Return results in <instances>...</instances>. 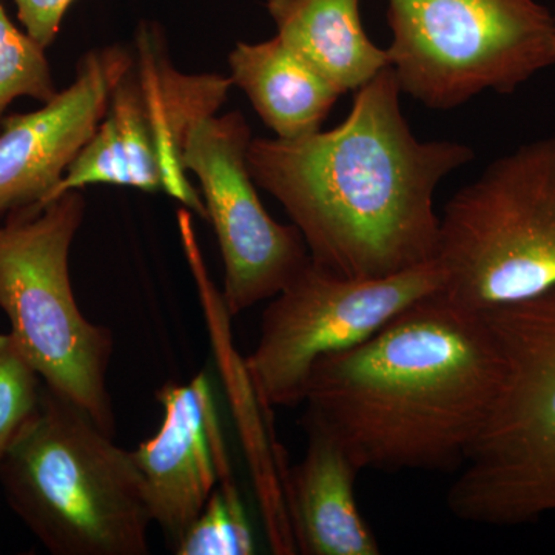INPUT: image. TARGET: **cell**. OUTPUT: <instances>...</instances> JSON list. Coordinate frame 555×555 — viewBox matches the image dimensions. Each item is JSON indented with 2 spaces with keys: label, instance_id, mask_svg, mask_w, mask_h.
Instances as JSON below:
<instances>
[{
  "label": "cell",
  "instance_id": "obj_1",
  "mask_svg": "<svg viewBox=\"0 0 555 555\" xmlns=\"http://www.w3.org/2000/svg\"><path fill=\"white\" fill-rule=\"evenodd\" d=\"M386 67L356 91L339 126L298 139L251 138L247 166L287 211L310 261L334 275L371 280L437 259V188L474 159L455 141H420Z\"/></svg>",
  "mask_w": 555,
  "mask_h": 555
},
{
  "label": "cell",
  "instance_id": "obj_2",
  "mask_svg": "<svg viewBox=\"0 0 555 555\" xmlns=\"http://www.w3.org/2000/svg\"><path fill=\"white\" fill-rule=\"evenodd\" d=\"M500 374L483 315L438 292L361 345L318 360L306 418L337 438L360 470L460 469Z\"/></svg>",
  "mask_w": 555,
  "mask_h": 555
},
{
  "label": "cell",
  "instance_id": "obj_3",
  "mask_svg": "<svg viewBox=\"0 0 555 555\" xmlns=\"http://www.w3.org/2000/svg\"><path fill=\"white\" fill-rule=\"evenodd\" d=\"M112 438L43 385L38 412L0 462L7 503L51 554H150L141 474Z\"/></svg>",
  "mask_w": 555,
  "mask_h": 555
},
{
  "label": "cell",
  "instance_id": "obj_4",
  "mask_svg": "<svg viewBox=\"0 0 555 555\" xmlns=\"http://www.w3.org/2000/svg\"><path fill=\"white\" fill-rule=\"evenodd\" d=\"M481 315L502 374L447 503L470 524H532L555 513V288Z\"/></svg>",
  "mask_w": 555,
  "mask_h": 555
},
{
  "label": "cell",
  "instance_id": "obj_5",
  "mask_svg": "<svg viewBox=\"0 0 555 555\" xmlns=\"http://www.w3.org/2000/svg\"><path fill=\"white\" fill-rule=\"evenodd\" d=\"M437 261L441 295L467 312L555 288V134L495 159L449 199Z\"/></svg>",
  "mask_w": 555,
  "mask_h": 555
},
{
  "label": "cell",
  "instance_id": "obj_6",
  "mask_svg": "<svg viewBox=\"0 0 555 555\" xmlns=\"http://www.w3.org/2000/svg\"><path fill=\"white\" fill-rule=\"evenodd\" d=\"M86 215L79 190L0 221V309L47 387L115 434L107 389L113 334L83 317L69 280V248Z\"/></svg>",
  "mask_w": 555,
  "mask_h": 555
},
{
  "label": "cell",
  "instance_id": "obj_7",
  "mask_svg": "<svg viewBox=\"0 0 555 555\" xmlns=\"http://www.w3.org/2000/svg\"><path fill=\"white\" fill-rule=\"evenodd\" d=\"M229 76L179 72L156 25H139L131 62L107 112L46 203L93 184L166 193L207 219L203 196L184 166L190 133L218 115L232 89Z\"/></svg>",
  "mask_w": 555,
  "mask_h": 555
},
{
  "label": "cell",
  "instance_id": "obj_8",
  "mask_svg": "<svg viewBox=\"0 0 555 555\" xmlns=\"http://www.w3.org/2000/svg\"><path fill=\"white\" fill-rule=\"evenodd\" d=\"M387 24L401 91L427 108L514 93L555 65L554 16L537 0H387Z\"/></svg>",
  "mask_w": 555,
  "mask_h": 555
},
{
  "label": "cell",
  "instance_id": "obj_9",
  "mask_svg": "<svg viewBox=\"0 0 555 555\" xmlns=\"http://www.w3.org/2000/svg\"><path fill=\"white\" fill-rule=\"evenodd\" d=\"M441 287L437 259L371 280L334 275L309 261L269 302L258 345L244 363L259 404L272 411L305 403L318 360L361 345Z\"/></svg>",
  "mask_w": 555,
  "mask_h": 555
},
{
  "label": "cell",
  "instance_id": "obj_10",
  "mask_svg": "<svg viewBox=\"0 0 555 555\" xmlns=\"http://www.w3.org/2000/svg\"><path fill=\"white\" fill-rule=\"evenodd\" d=\"M251 130L241 112L204 119L190 133L184 166L199 181L208 221L224 262L230 317L284 291L309 264L297 225L275 221L259 199L247 166Z\"/></svg>",
  "mask_w": 555,
  "mask_h": 555
},
{
  "label": "cell",
  "instance_id": "obj_11",
  "mask_svg": "<svg viewBox=\"0 0 555 555\" xmlns=\"http://www.w3.org/2000/svg\"><path fill=\"white\" fill-rule=\"evenodd\" d=\"M131 62L120 46L90 51L67 89L35 112L7 116L0 127V221L38 210L90 141L116 83Z\"/></svg>",
  "mask_w": 555,
  "mask_h": 555
},
{
  "label": "cell",
  "instance_id": "obj_12",
  "mask_svg": "<svg viewBox=\"0 0 555 555\" xmlns=\"http://www.w3.org/2000/svg\"><path fill=\"white\" fill-rule=\"evenodd\" d=\"M164 418L158 433L131 451L153 524L177 546L218 483V463L229 459L204 372L185 385L158 390Z\"/></svg>",
  "mask_w": 555,
  "mask_h": 555
},
{
  "label": "cell",
  "instance_id": "obj_13",
  "mask_svg": "<svg viewBox=\"0 0 555 555\" xmlns=\"http://www.w3.org/2000/svg\"><path fill=\"white\" fill-rule=\"evenodd\" d=\"M308 449L284 478L288 520L298 553L377 555L379 546L356 499L358 469L337 438L306 418Z\"/></svg>",
  "mask_w": 555,
  "mask_h": 555
},
{
  "label": "cell",
  "instance_id": "obj_14",
  "mask_svg": "<svg viewBox=\"0 0 555 555\" xmlns=\"http://www.w3.org/2000/svg\"><path fill=\"white\" fill-rule=\"evenodd\" d=\"M229 78L280 139L317 133L339 100V91L312 64L273 36L238 42L229 54Z\"/></svg>",
  "mask_w": 555,
  "mask_h": 555
},
{
  "label": "cell",
  "instance_id": "obj_15",
  "mask_svg": "<svg viewBox=\"0 0 555 555\" xmlns=\"http://www.w3.org/2000/svg\"><path fill=\"white\" fill-rule=\"evenodd\" d=\"M361 0H268L276 36L339 91H356L390 67L361 22Z\"/></svg>",
  "mask_w": 555,
  "mask_h": 555
},
{
  "label": "cell",
  "instance_id": "obj_16",
  "mask_svg": "<svg viewBox=\"0 0 555 555\" xmlns=\"http://www.w3.org/2000/svg\"><path fill=\"white\" fill-rule=\"evenodd\" d=\"M46 50L11 22L0 0V127L5 109L17 98L47 104L56 96Z\"/></svg>",
  "mask_w": 555,
  "mask_h": 555
},
{
  "label": "cell",
  "instance_id": "obj_17",
  "mask_svg": "<svg viewBox=\"0 0 555 555\" xmlns=\"http://www.w3.org/2000/svg\"><path fill=\"white\" fill-rule=\"evenodd\" d=\"M43 385L13 335L0 334V462L38 412Z\"/></svg>",
  "mask_w": 555,
  "mask_h": 555
},
{
  "label": "cell",
  "instance_id": "obj_18",
  "mask_svg": "<svg viewBox=\"0 0 555 555\" xmlns=\"http://www.w3.org/2000/svg\"><path fill=\"white\" fill-rule=\"evenodd\" d=\"M178 555H251L255 540L243 502L219 489L211 492L203 513L173 547Z\"/></svg>",
  "mask_w": 555,
  "mask_h": 555
},
{
  "label": "cell",
  "instance_id": "obj_19",
  "mask_svg": "<svg viewBox=\"0 0 555 555\" xmlns=\"http://www.w3.org/2000/svg\"><path fill=\"white\" fill-rule=\"evenodd\" d=\"M24 30L49 49L61 31L62 21L76 0H13Z\"/></svg>",
  "mask_w": 555,
  "mask_h": 555
},
{
  "label": "cell",
  "instance_id": "obj_20",
  "mask_svg": "<svg viewBox=\"0 0 555 555\" xmlns=\"http://www.w3.org/2000/svg\"><path fill=\"white\" fill-rule=\"evenodd\" d=\"M554 50H555V16H554Z\"/></svg>",
  "mask_w": 555,
  "mask_h": 555
}]
</instances>
